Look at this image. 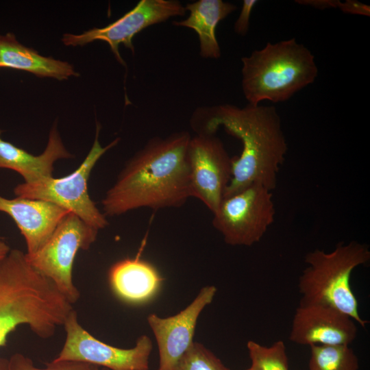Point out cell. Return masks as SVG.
<instances>
[{"label": "cell", "mask_w": 370, "mask_h": 370, "mask_svg": "<svg viewBox=\"0 0 370 370\" xmlns=\"http://www.w3.org/2000/svg\"><path fill=\"white\" fill-rule=\"evenodd\" d=\"M0 68L25 71L38 77L58 80L79 76L69 62L41 56L21 44L10 33L0 35Z\"/></svg>", "instance_id": "obj_17"}, {"label": "cell", "mask_w": 370, "mask_h": 370, "mask_svg": "<svg viewBox=\"0 0 370 370\" xmlns=\"http://www.w3.org/2000/svg\"><path fill=\"white\" fill-rule=\"evenodd\" d=\"M0 129V169H8L20 174L24 182H34L53 176V165L60 159L73 158L65 148L57 123L51 129L46 148L40 155H33L1 138Z\"/></svg>", "instance_id": "obj_15"}, {"label": "cell", "mask_w": 370, "mask_h": 370, "mask_svg": "<svg viewBox=\"0 0 370 370\" xmlns=\"http://www.w3.org/2000/svg\"><path fill=\"white\" fill-rule=\"evenodd\" d=\"M187 159L191 197L214 213L232 178V158L216 134H197L189 141Z\"/></svg>", "instance_id": "obj_11"}, {"label": "cell", "mask_w": 370, "mask_h": 370, "mask_svg": "<svg viewBox=\"0 0 370 370\" xmlns=\"http://www.w3.org/2000/svg\"><path fill=\"white\" fill-rule=\"evenodd\" d=\"M216 293L214 286H204L195 299L175 315L162 318L151 314L147 317L158 347V370L175 369L180 359L194 343L199 316L212 301Z\"/></svg>", "instance_id": "obj_12"}, {"label": "cell", "mask_w": 370, "mask_h": 370, "mask_svg": "<svg viewBox=\"0 0 370 370\" xmlns=\"http://www.w3.org/2000/svg\"><path fill=\"white\" fill-rule=\"evenodd\" d=\"M241 87L249 104L284 102L312 84L318 67L311 51L295 38L267 42L241 58Z\"/></svg>", "instance_id": "obj_4"}, {"label": "cell", "mask_w": 370, "mask_h": 370, "mask_svg": "<svg viewBox=\"0 0 370 370\" xmlns=\"http://www.w3.org/2000/svg\"><path fill=\"white\" fill-rule=\"evenodd\" d=\"M338 0H297L295 2L303 5H308L316 9L325 10L338 8Z\"/></svg>", "instance_id": "obj_25"}, {"label": "cell", "mask_w": 370, "mask_h": 370, "mask_svg": "<svg viewBox=\"0 0 370 370\" xmlns=\"http://www.w3.org/2000/svg\"><path fill=\"white\" fill-rule=\"evenodd\" d=\"M338 8L346 14L365 16H370L369 5L356 0H346L344 2L339 1Z\"/></svg>", "instance_id": "obj_24"}, {"label": "cell", "mask_w": 370, "mask_h": 370, "mask_svg": "<svg viewBox=\"0 0 370 370\" xmlns=\"http://www.w3.org/2000/svg\"><path fill=\"white\" fill-rule=\"evenodd\" d=\"M369 260V247L355 241L340 243L330 252L321 249L308 252L305 256L308 267L299 279L300 301L331 306L365 328L368 321L359 314L350 280L353 271Z\"/></svg>", "instance_id": "obj_5"}, {"label": "cell", "mask_w": 370, "mask_h": 370, "mask_svg": "<svg viewBox=\"0 0 370 370\" xmlns=\"http://www.w3.org/2000/svg\"><path fill=\"white\" fill-rule=\"evenodd\" d=\"M246 370H253L251 367L247 369Z\"/></svg>", "instance_id": "obj_28"}, {"label": "cell", "mask_w": 370, "mask_h": 370, "mask_svg": "<svg viewBox=\"0 0 370 370\" xmlns=\"http://www.w3.org/2000/svg\"><path fill=\"white\" fill-rule=\"evenodd\" d=\"M257 3L256 0H243L240 14L234 25L237 34L244 36L247 34L251 12Z\"/></svg>", "instance_id": "obj_23"}, {"label": "cell", "mask_w": 370, "mask_h": 370, "mask_svg": "<svg viewBox=\"0 0 370 370\" xmlns=\"http://www.w3.org/2000/svg\"><path fill=\"white\" fill-rule=\"evenodd\" d=\"M309 370H358V359L349 345H310Z\"/></svg>", "instance_id": "obj_19"}, {"label": "cell", "mask_w": 370, "mask_h": 370, "mask_svg": "<svg viewBox=\"0 0 370 370\" xmlns=\"http://www.w3.org/2000/svg\"><path fill=\"white\" fill-rule=\"evenodd\" d=\"M8 359L0 356V370H8Z\"/></svg>", "instance_id": "obj_27"}, {"label": "cell", "mask_w": 370, "mask_h": 370, "mask_svg": "<svg viewBox=\"0 0 370 370\" xmlns=\"http://www.w3.org/2000/svg\"><path fill=\"white\" fill-rule=\"evenodd\" d=\"M8 370H109L97 365L77 360H53L46 363L45 368L34 366L31 358L21 354L15 353L8 359Z\"/></svg>", "instance_id": "obj_22"}, {"label": "cell", "mask_w": 370, "mask_h": 370, "mask_svg": "<svg viewBox=\"0 0 370 370\" xmlns=\"http://www.w3.org/2000/svg\"><path fill=\"white\" fill-rule=\"evenodd\" d=\"M98 231L69 212L38 251L32 254L25 253L29 264L49 278L71 304L80 297L73 280L76 254L81 249L90 248Z\"/></svg>", "instance_id": "obj_7"}, {"label": "cell", "mask_w": 370, "mask_h": 370, "mask_svg": "<svg viewBox=\"0 0 370 370\" xmlns=\"http://www.w3.org/2000/svg\"><path fill=\"white\" fill-rule=\"evenodd\" d=\"M187 131L153 137L125 164L101 201L105 216L149 208H178L191 197Z\"/></svg>", "instance_id": "obj_2"}, {"label": "cell", "mask_w": 370, "mask_h": 370, "mask_svg": "<svg viewBox=\"0 0 370 370\" xmlns=\"http://www.w3.org/2000/svg\"><path fill=\"white\" fill-rule=\"evenodd\" d=\"M10 248L2 238H0V262L8 255Z\"/></svg>", "instance_id": "obj_26"}, {"label": "cell", "mask_w": 370, "mask_h": 370, "mask_svg": "<svg viewBox=\"0 0 370 370\" xmlns=\"http://www.w3.org/2000/svg\"><path fill=\"white\" fill-rule=\"evenodd\" d=\"M108 279L114 293L129 304L150 299L162 281L156 269L139 258H125L114 263L110 269Z\"/></svg>", "instance_id": "obj_16"}, {"label": "cell", "mask_w": 370, "mask_h": 370, "mask_svg": "<svg viewBox=\"0 0 370 370\" xmlns=\"http://www.w3.org/2000/svg\"><path fill=\"white\" fill-rule=\"evenodd\" d=\"M357 333L356 322L348 315L327 305L300 301L289 339L302 345H349Z\"/></svg>", "instance_id": "obj_13"}, {"label": "cell", "mask_w": 370, "mask_h": 370, "mask_svg": "<svg viewBox=\"0 0 370 370\" xmlns=\"http://www.w3.org/2000/svg\"><path fill=\"white\" fill-rule=\"evenodd\" d=\"M100 129L101 125L97 122L92 147L75 171L60 178L51 176L34 182L18 184L14 188L16 197L51 202L75 214L98 230L105 228L108 221L90 199L88 181L97 161L108 150L115 146L119 139L116 138L107 146L102 147L98 139Z\"/></svg>", "instance_id": "obj_6"}, {"label": "cell", "mask_w": 370, "mask_h": 370, "mask_svg": "<svg viewBox=\"0 0 370 370\" xmlns=\"http://www.w3.org/2000/svg\"><path fill=\"white\" fill-rule=\"evenodd\" d=\"M66 339L58 355L53 359L77 360L109 370H149L152 350L150 338L139 337L134 347L123 349L105 343L94 337L79 323L73 310L64 325Z\"/></svg>", "instance_id": "obj_9"}, {"label": "cell", "mask_w": 370, "mask_h": 370, "mask_svg": "<svg viewBox=\"0 0 370 370\" xmlns=\"http://www.w3.org/2000/svg\"><path fill=\"white\" fill-rule=\"evenodd\" d=\"M188 16L185 20L173 21L175 26L194 29L199 40V54L203 58L218 59L221 49L215 30L219 23L237 9L230 2L222 0H198L186 5Z\"/></svg>", "instance_id": "obj_18"}, {"label": "cell", "mask_w": 370, "mask_h": 370, "mask_svg": "<svg viewBox=\"0 0 370 370\" xmlns=\"http://www.w3.org/2000/svg\"><path fill=\"white\" fill-rule=\"evenodd\" d=\"M73 310L56 285L29 264L25 253L10 249L0 262V347L21 325L42 339L51 338Z\"/></svg>", "instance_id": "obj_3"}, {"label": "cell", "mask_w": 370, "mask_h": 370, "mask_svg": "<svg viewBox=\"0 0 370 370\" xmlns=\"http://www.w3.org/2000/svg\"><path fill=\"white\" fill-rule=\"evenodd\" d=\"M174 370H230L204 345L194 342Z\"/></svg>", "instance_id": "obj_21"}, {"label": "cell", "mask_w": 370, "mask_h": 370, "mask_svg": "<svg viewBox=\"0 0 370 370\" xmlns=\"http://www.w3.org/2000/svg\"><path fill=\"white\" fill-rule=\"evenodd\" d=\"M212 225L232 246H251L259 242L275 219L272 191L251 185L224 197L212 213Z\"/></svg>", "instance_id": "obj_8"}, {"label": "cell", "mask_w": 370, "mask_h": 370, "mask_svg": "<svg viewBox=\"0 0 370 370\" xmlns=\"http://www.w3.org/2000/svg\"><path fill=\"white\" fill-rule=\"evenodd\" d=\"M253 370H289L286 346L282 341L264 346L254 341L247 343Z\"/></svg>", "instance_id": "obj_20"}, {"label": "cell", "mask_w": 370, "mask_h": 370, "mask_svg": "<svg viewBox=\"0 0 370 370\" xmlns=\"http://www.w3.org/2000/svg\"><path fill=\"white\" fill-rule=\"evenodd\" d=\"M190 125L196 134H216L223 127L242 143L241 155L232 158V178L223 198L254 184L271 191L275 188L288 145L274 106L226 103L198 107Z\"/></svg>", "instance_id": "obj_1"}, {"label": "cell", "mask_w": 370, "mask_h": 370, "mask_svg": "<svg viewBox=\"0 0 370 370\" xmlns=\"http://www.w3.org/2000/svg\"><path fill=\"white\" fill-rule=\"evenodd\" d=\"M0 212L8 214L25 238L27 254L38 251L47 241L62 219L69 213L51 202L0 195Z\"/></svg>", "instance_id": "obj_14"}, {"label": "cell", "mask_w": 370, "mask_h": 370, "mask_svg": "<svg viewBox=\"0 0 370 370\" xmlns=\"http://www.w3.org/2000/svg\"><path fill=\"white\" fill-rule=\"evenodd\" d=\"M185 6L177 0H140L135 7L108 25L95 27L81 34H65L62 41L66 46L82 47L96 40L106 42L118 62L126 66L119 53L123 44L134 53V36L145 28L164 22L173 16H183Z\"/></svg>", "instance_id": "obj_10"}]
</instances>
